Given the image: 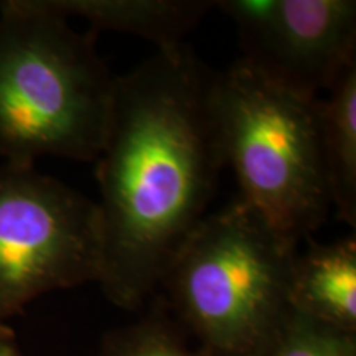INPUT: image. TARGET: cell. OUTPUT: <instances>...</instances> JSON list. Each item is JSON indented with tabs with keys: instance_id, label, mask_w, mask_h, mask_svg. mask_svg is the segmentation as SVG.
I'll list each match as a JSON object with an SVG mask.
<instances>
[{
	"instance_id": "52a82bcc",
	"label": "cell",
	"mask_w": 356,
	"mask_h": 356,
	"mask_svg": "<svg viewBox=\"0 0 356 356\" xmlns=\"http://www.w3.org/2000/svg\"><path fill=\"white\" fill-rule=\"evenodd\" d=\"M289 304L304 315L356 335V238L330 244L312 243L293 254L289 277Z\"/></svg>"
},
{
	"instance_id": "5b68a950",
	"label": "cell",
	"mask_w": 356,
	"mask_h": 356,
	"mask_svg": "<svg viewBox=\"0 0 356 356\" xmlns=\"http://www.w3.org/2000/svg\"><path fill=\"white\" fill-rule=\"evenodd\" d=\"M96 203L33 165L0 167V325L43 293L96 282Z\"/></svg>"
},
{
	"instance_id": "8992f818",
	"label": "cell",
	"mask_w": 356,
	"mask_h": 356,
	"mask_svg": "<svg viewBox=\"0 0 356 356\" xmlns=\"http://www.w3.org/2000/svg\"><path fill=\"white\" fill-rule=\"evenodd\" d=\"M246 61L287 91L320 97L356 61L353 0H216Z\"/></svg>"
},
{
	"instance_id": "7a4b0ae2",
	"label": "cell",
	"mask_w": 356,
	"mask_h": 356,
	"mask_svg": "<svg viewBox=\"0 0 356 356\" xmlns=\"http://www.w3.org/2000/svg\"><path fill=\"white\" fill-rule=\"evenodd\" d=\"M118 76L79 33L37 0L0 3V157L92 162L104 144Z\"/></svg>"
},
{
	"instance_id": "ba28073f",
	"label": "cell",
	"mask_w": 356,
	"mask_h": 356,
	"mask_svg": "<svg viewBox=\"0 0 356 356\" xmlns=\"http://www.w3.org/2000/svg\"><path fill=\"white\" fill-rule=\"evenodd\" d=\"M37 3L66 20L81 17L96 33L113 30L145 38L157 51L184 44L185 35L216 7V0H37Z\"/></svg>"
},
{
	"instance_id": "8fae6325",
	"label": "cell",
	"mask_w": 356,
	"mask_h": 356,
	"mask_svg": "<svg viewBox=\"0 0 356 356\" xmlns=\"http://www.w3.org/2000/svg\"><path fill=\"white\" fill-rule=\"evenodd\" d=\"M264 356H356V335L293 312L277 341Z\"/></svg>"
},
{
	"instance_id": "30bf717a",
	"label": "cell",
	"mask_w": 356,
	"mask_h": 356,
	"mask_svg": "<svg viewBox=\"0 0 356 356\" xmlns=\"http://www.w3.org/2000/svg\"><path fill=\"white\" fill-rule=\"evenodd\" d=\"M96 356H203L186 341L165 300H159L139 322L104 337Z\"/></svg>"
},
{
	"instance_id": "277c9868",
	"label": "cell",
	"mask_w": 356,
	"mask_h": 356,
	"mask_svg": "<svg viewBox=\"0 0 356 356\" xmlns=\"http://www.w3.org/2000/svg\"><path fill=\"white\" fill-rule=\"evenodd\" d=\"M318 99L287 91L243 58L218 79L222 154L239 198L296 248L332 208Z\"/></svg>"
},
{
	"instance_id": "9c48e42d",
	"label": "cell",
	"mask_w": 356,
	"mask_h": 356,
	"mask_svg": "<svg viewBox=\"0 0 356 356\" xmlns=\"http://www.w3.org/2000/svg\"><path fill=\"white\" fill-rule=\"evenodd\" d=\"M320 134L332 207L356 226V61L341 71L318 99Z\"/></svg>"
},
{
	"instance_id": "6da1fadb",
	"label": "cell",
	"mask_w": 356,
	"mask_h": 356,
	"mask_svg": "<svg viewBox=\"0 0 356 356\" xmlns=\"http://www.w3.org/2000/svg\"><path fill=\"white\" fill-rule=\"evenodd\" d=\"M218 79L186 44L118 76L97 155L101 257L96 284L137 310L208 215L222 168Z\"/></svg>"
},
{
	"instance_id": "7c38bea8",
	"label": "cell",
	"mask_w": 356,
	"mask_h": 356,
	"mask_svg": "<svg viewBox=\"0 0 356 356\" xmlns=\"http://www.w3.org/2000/svg\"><path fill=\"white\" fill-rule=\"evenodd\" d=\"M0 356H22L15 335L6 323L0 325Z\"/></svg>"
},
{
	"instance_id": "3957f363",
	"label": "cell",
	"mask_w": 356,
	"mask_h": 356,
	"mask_svg": "<svg viewBox=\"0 0 356 356\" xmlns=\"http://www.w3.org/2000/svg\"><path fill=\"white\" fill-rule=\"evenodd\" d=\"M296 252L236 197L200 221L159 289L203 356H264L293 314L289 277Z\"/></svg>"
}]
</instances>
